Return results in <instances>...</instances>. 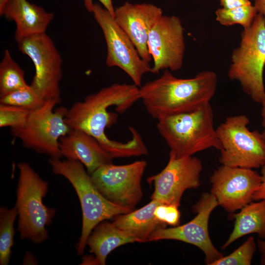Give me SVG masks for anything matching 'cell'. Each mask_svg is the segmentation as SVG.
<instances>
[{
    "mask_svg": "<svg viewBox=\"0 0 265 265\" xmlns=\"http://www.w3.org/2000/svg\"><path fill=\"white\" fill-rule=\"evenodd\" d=\"M257 14L252 3L233 9L220 7L215 12V20L220 25L226 26L239 25L243 29L251 25Z\"/></svg>",
    "mask_w": 265,
    "mask_h": 265,
    "instance_id": "cb8c5ba5",
    "label": "cell"
},
{
    "mask_svg": "<svg viewBox=\"0 0 265 265\" xmlns=\"http://www.w3.org/2000/svg\"><path fill=\"white\" fill-rule=\"evenodd\" d=\"M157 128L178 158L192 156L212 148L219 151L221 147L210 103L193 111L159 120Z\"/></svg>",
    "mask_w": 265,
    "mask_h": 265,
    "instance_id": "3957f363",
    "label": "cell"
},
{
    "mask_svg": "<svg viewBox=\"0 0 265 265\" xmlns=\"http://www.w3.org/2000/svg\"><path fill=\"white\" fill-rule=\"evenodd\" d=\"M245 115L229 116L216 129L221 147L222 165L258 168L265 164V138L258 131H250Z\"/></svg>",
    "mask_w": 265,
    "mask_h": 265,
    "instance_id": "ba28073f",
    "label": "cell"
},
{
    "mask_svg": "<svg viewBox=\"0 0 265 265\" xmlns=\"http://www.w3.org/2000/svg\"><path fill=\"white\" fill-rule=\"evenodd\" d=\"M103 6L105 8L113 17H114L115 9L112 0H98ZM85 8L90 13H92L94 4L93 0H83Z\"/></svg>",
    "mask_w": 265,
    "mask_h": 265,
    "instance_id": "f1b7e54d",
    "label": "cell"
},
{
    "mask_svg": "<svg viewBox=\"0 0 265 265\" xmlns=\"http://www.w3.org/2000/svg\"><path fill=\"white\" fill-rule=\"evenodd\" d=\"M18 167L19 177L15 206L20 238L40 244L48 238L46 227L52 223L55 213V209L47 207L43 202L49 184L27 162H20Z\"/></svg>",
    "mask_w": 265,
    "mask_h": 265,
    "instance_id": "5b68a950",
    "label": "cell"
},
{
    "mask_svg": "<svg viewBox=\"0 0 265 265\" xmlns=\"http://www.w3.org/2000/svg\"><path fill=\"white\" fill-rule=\"evenodd\" d=\"M163 15L160 7L149 3L126 1L115 9V22L132 40L141 58L148 63L152 59L148 46L149 35Z\"/></svg>",
    "mask_w": 265,
    "mask_h": 265,
    "instance_id": "2e32d148",
    "label": "cell"
},
{
    "mask_svg": "<svg viewBox=\"0 0 265 265\" xmlns=\"http://www.w3.org/2000/svg\"><path fill=\"white\" fill-rule=\"evenodd\" d=\"M8 0H0V12L2 11Z\"/></svg>",
    "mask_w": 265,
    "mask_h": 265,
    "instance_id": "e575fe53",
    "label": "cell"
},
{
    "mask_svg": "<svg viewBox=\"0 0 265 265\" xmlns=\"http://www.w3.org/2000/svg\"><path fill=\"white\" fill-rule=\"evenodd\" d=\"M257 242L260 252L262 255L265 254V240L258 239Z\"/></svg>",
    "mask_w": 265,
    "mask_h": 265,
    "instance_id": "836d02e7",
    "label": "cell"
},
{
    "mask_svg": "<svg viewBox=\"0 0 265 265\" xmlns=\"http://www.w3.org/2000/svg\"><path fill=\"white\" fill-rule=\"evenodd\" d=\"M262 265H265V254L262 255V257L261 260Z\"/></svg>",
    "mask_w": 265,
    "mask_h": 265,
    "instance_id": "d590c367",
    "label": "cell"
},
{
    "mask_svg": "<svg viewBox=\"0 0 265 265\" xmlns=\"http://www.w3.org/2000/svg\"><path fill=\"white\" fill-rule=\"evenodd\" d=\"M185 29L179 17L163 15L150 32L148 46L153 60L151 73L176 71L183 65L186 50Z\"/></svg>",
    "mask_w": 265,
    "mask_h": 265,
    "instance_id": "9a60e30c",
    "label": "cell"
},
{
    "mask_svg": "<svg viewBox=\"0 0 265 265\" xmlns=\"http://www.w3.org/2000/svg\"><path fill=\"white\" fill-rule=\"evenodd\" d=\"M139 99V87L134 84L113 83L73 104L65 120L71 129L94 137L113 158L146 155L147 148L135 128H129L132 137L124 143L109 139L105 132L117 120V114L109 111V107L115 106L116 111L122 113Z\"/></svg>",
    "mask_w": 265,
    "mask_h": 265,
    "instance_id": "6da1fadb",
    "label": "cell"
},
{
    "mask_svg": "<svg viewBox=\"0 0 265 265\" xmlns=\"http://www.w3.org/2000/svg\"><path fill=\"white\" fill-rule=\"evenodd\" d=\"M16 207L0 208V265H7L10 262L11 248L14 244V224L17 216Z\"/></svg>",
    "mask_w": 265,
    "mask_h": 265,
    "instance_id": "603a6c76",
    "label": "cell"
},
{
    "mask_svg": "<svg viewBox=\"0 0 265 265\" xmlns=\"http://www.w3.org/2000/svg\"><path fill=\"white\" fill-rule=\"evenodd\" d=\"M147 162L104 164L90 174L102 194L111 203L133 211L143 196L141 180Z\"/></svg>",
    "mask_w": 265,
    "mask_h": 265,
    "instance_id": "8fae6325",
    "label": "cell"
},
{
    "mask_svg": "<svg viewBox=\"0 0 265 265\" xmlns=\"http://www.w3.org/2000/svg\"><path fill=\"white\" fill-rule=\"evenodd\" d=\"M31 111L15 106L0 104V127L14 128L26 122Z\"/></svg>",
    "mask_w": 265,
    "mask_h": 265,
    "instance_id": "4316f807",
    "label": "cell"
},
{
    "mask_svg": "<svg viewBox=\"0 0 265 265\" xmlns=\"http://www.w3.org/2000/svg\"><path fill=\"white\" fill-rule=\"evenodd\" d=\"M256 245L254 238L250 236L230 254L223 256L211 265H250L255 252Z\"/></svg>",
    "mask_w": 265,
    "mask_h": 265,
    "instance_id": "484cf974",
    "label": "cell"
},
{
    "mask_svg": "<svg viewBox=\"0 0 265 265\" xmlns=\"http://www.w3.org/2000/svg\"><path fill=\"white\" fill-rule=\"evenodd\" d=\"M218 205L211 193H204L192 209L197 213L191 221L172 228L162 227L149 237L148 241L173 239L193 244L200 249L205 255L207 265H211L223 255L213 245L210 237L208 225L210 215Z\"/></svg>",
    "mask_w": 265,
    "mask_h": 265,
    "instance_id": "4fadbf2b",
    "label": "cell"
},
{
    "mask_svg": "<svg viewBox=\"0 0 265 265\" xmlns=\"http://www.w3.org/2000/svg\"><path fill=\"white\" fill-rule=\"evenodd\" d=\"M92 13L106 40V65L109 67L121 69L129 76L134 85L140 87L143 76L151 72L150 63L141 58L129 37L105 8L95 3Z\"/></svg>",
    "mask_w": 265,
    "mask_h": 265,
    "instance_id": "9c48e42d",
    "label": "cell"
},
{
    "mask_svg": "<svg viewBox=\"0 0 265 265\" xmlns=\"http://www.w3.org/2000/svg\"><path fill=\"white\" fill-rule=\"evenodd\" d=\"M203 169L201 160L194 156L178 158L171 151L166 166L159 173L147 178L154 191L151 198L178 207L184 192L200 186Z\"/></svg>",
    "mask_w": 265,
    "mask_h": 265,
    "instance_id": "7c38bea8",
    "label": "cell"
},
{
    "mask_svg": "<svg viewBox=\"0 0 265 265\" xmlns=\"http://www.w3.org/2000/svg\"><path fill=\"white\" fill-rule=\"evenodd\" d=\"M60 102L46 100L42 106L30 111L24 125L11 128V135L21 140L26 148L60 159L59 140L72 129L65 120L68 109L60 106L53 110Z\"/></svg>",
    "mask_w": 265,
    "mask_h": 265,
    "instance_id": "52a82bcc",
    "label": "cell"
},
{
    "mask_svg": "<svg viewBox=\"0 0 265 265\" xmlns=\"http://www.w3.org/2000/svg\"><path fill=\"white\" fill-rule=\"evenodd\" d=\"M179 207L173 204L161 203L155 209L154 214L159 221L173 226L179 225L181 213Z\"/></svg>",
    "mask_w": 265,
    "mask_h": 265,
    "instance_id": "83f0119b",
    "label": "cell"
},
{
    "mask_svg": "<svg viewBox=\"0 0 265 265\" xmlns=\"http://www.w3.org/2000/svg\"><path fill=\"white\" fill-rule=\"evenodd\" d=\"M62 157L81 162L90 175L100 166L112 163L113 158L93 136L77 129L59 140Z\"/></svg>",
    "mask_w": 265,
    "mask_h": 265,
    "instance_id": "e0dca14e",
    "label": "cell"
},
{
    "mask_svg": "<svg viewBox=\"0 0 265 265\" xmlns=\"http://www.w3.org/2000/svg\"><path fill=\"white\" fill-rule=\"evenodd\" d=\"M49 162L54 174L64 177L71 184L79 199L82 222L77 253V255H81L88 237L98 224L132 211L115 205L106 199L98 189L81 162L51 158L49 159Z\"/></svg>",
    "mask_w": 265,
    "mask_h": 265,
    "instance_id": "277c9868",
    "label": "cell"
},
{
    "mask_svg": "<svg viewBox=\"0 0 265 265\" xmlns=\"http://www.w3.org/2000/svg\"><path fill=\"white\" fill-rule=\"evenodd\" d=\"M221 7L233 9L252 3L251 0H219Z\"/></svg>",
    "mask_w": 265,
    "mask_h": 265,
    "instance_id": "f546056e",
    "label": "cell"
},
{
    "mask_svg": "<svg viewBox=\"0 0 265 265\" xmlns=\"http://www.w3.org/2000/svg\"><path fill=\"white\" fill-rule=\"evenodd\" d=\"M217 86L212 71H203L194 77L179 78L169 70L139 88L140 99L150 116L157 120L193 111L210 103Z\"/></svg>",
    "mask_w": 265,
    "mask_h": 265,
    "instance_id": "7a4b0ae2",
    "label": "cell"
},
{
    "mask_svg": "<svg viewBox=\"0 0 265 265\" xmlns=\"http://www.w3.org/2000/svg\"><path fill=\"white\" fill-rule=\"evenodd\" d=\"M29 85L24 70L13 59L10 51L5 50L0 63V97Z\"/></svg>",
    "mask_w": 265,
    "mask_h": 265,
    "instance_id": "7402d4cb",
    "label": "cell"
},
{
    "mask_svg": "<svg viewBox=\"0 0 265 265\" xmlns=\"http://www.w3.org/2000/svg\"><path fill=\"white\" fill-rule=\"evenodd\" d=\"M45 101L30 85L0 97V104L15 106L29 111L40 107Z\"/></svg>",
    "mask_w": 265,
    "mask_h": 265,
    "instance_id": "d4e9b609",
    "label": "cell"
},
{
    "mask_svg": "<svg viewBox=\"0 0 265 265\" xmlns=\"http://www.w3.org/2000/svg\"><path fill=\"white\" fill-rule=\"evenodd\" d=\"M135 242H138L136 238L119 229L112 222L103 221L94 228L87 238L86 245L95 257L87 263L105 265L107 256L114 249Z\"/></svg>",
    "mask_w": 265,
    "mask_h": 265,
    "instance_id": "ffe728a7",
    "label": "cell"
},
{
    "mask_svg": "<svg viewBox=\"0 0 265 265\" xmlns=\"http://www.w3.org/2000/svg\"><path fill=\"white\" fill-rule=\"evenodd\" d=\"M265 20L257 14L251 25L241 33L239 45L231 56L228 76L239 82L242 90L256 103L265 100Z\"/></svg>",
    "mask_w": 265,
    "mask_h": 265,
    "instance_id": "8992f818",
    "label": "cell"
},
{
    "mask_svg": "<svg viewBox=\"0 0 265 265\" xmlns=\"http://www.w3.org/2000/svg\"></svg>",
    "mask_w": 265,
    "mask_h": 265,
    "instance_id": "8d00e7d4",
    "label": "cell"
},
{
    "mask_svg": "<svg viewBox=\"0 0 265 265\" xmlns=\"http://www.w3.org/2000/svg\"><path fill=\"white\" fill-rule=\"evenodd\" d=\"M261 105L262 125L263 128V131L262 133L265 138V100L261 103Z\"/></svg>",
    "mask_w": 265,
    "mask_h": 265,
    "instance_id": "d6a6232c",
    "label": "cell"
},
{
    "mask_svg": "<svg viewBox=\"0 0 265 265\" xmlns=\"http://www.w3.org/2000/svg\"><path fill=\"white\" fill-rule=\"evenodd\" d=\"M261 184L253 196V200H265V164L261 167Z\"/></svg>",
    "mask_w": 265,
    "mask_h": 265,
    "instance_id": "4dcf8cb0",
    "label": "cell"
},
{
    "mask_svg": "<svg viewBox=\"0 0 265 265\" xmlns=\"http://www.w3.org/2000/svg\"><path fill=\"white\" fill-rule=\"evenodd\" d=\"M231 216L235 219L233 230L228 239L221 247H227L238 238L246 235L257 234L265 239V200L251 202L242 209L239 212Z\"/></svg>",
    "mask_w": 265,
    "mask_h": 265,
    "instance_id": "44dd1931",
    "label": "cell"
},
{
    "mask_svg": "<svg viewBox=\"0 0 265 265\" xmlns=\"http://www.w3.org/2000/svg\"><path fill=\"white\" fill-rule=\"evenodd\" d=\"M17 43L19 50L30 58L35 67L31 87L45 101H61L62 59L51 38L46 32Z\"/></svg>",
    "mask_w": 265,
    "mask_h": 265,
    "instance_id": "30bf717a",
    "label": "cell"
},
{
    "mask_svg": "<svg viewBox=\"0 0 265 265\" xmlns=\"http://www.w3.org/2000/svg\"><path fill=\"white\" fill-rule=\"evenodd\" d=\"M0 15L16 24L14 37L20 40L46 33L54 14L27 0H8Z\"/></svg>",
    "mask_w": 265,
    "mask_h": 265,
    "instance_id": "ac0fdd59",
    "label": "cell"
},
{
    "mask_svg": "<svg viewBox=\"0 0 265 265\" xmlns=\"http://www.w3.org/2000/svg\"><path fill=\"white\" fill-rule=\"evenodd\" d=\"M161 203H163L152 199L138 210L116 215L112 223L119 229L136 238L138 242L148 241L154 232L166 226V224L158 220L154 214L155 209Z\"/></svg>",
    "mask_w": 265,
    "mask_h": 265,
    "instance_id": "d6986e66",
    "label": "cell"
},
{
    "mask_svg": "<svg viewBox=\"0 0 265 265\" xmlns=\"http://www.w3.org/2000/svg\"><path fill=\"white\" fill-rule=\"evenodd\" d=\"M211 193L218 205L234 212L249 204L262 182L261 175L253 169L221 165L210 178Z\"/></svg>",
    "mask_w": 265,
    "mask_h": 265,
    "instance_id": "5bb4252c",
    "label": "cell"
},
{
    "mask_svg": "<svg viewBox=\"0 0 265 265\" xmlns=\"http://www.w3.org/2000/svg\"><path fill=\"white\" fill-rule=\"evenodd\" d=\"M253 4L258 14L261 15L265 20V0H254Z\"/></svg>",
    "mask_w": 265,
    "mask_h": 265,
    "instance_id": "1f68e13d",
    "label": "cell"
}]
</instances>
